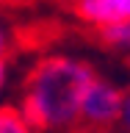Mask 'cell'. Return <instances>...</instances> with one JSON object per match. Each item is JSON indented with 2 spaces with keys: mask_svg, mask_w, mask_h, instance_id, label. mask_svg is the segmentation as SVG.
Returning <instances> with one entry per match:
<instances>
[{
  "mask_svg": "<svg viewBox=\"0 0 130 133\" xmlns=\"http://www.w3.org/2000/svg\"><path fill=\"white\" fill-rule=\"evenodd\" d=\"M94 81L97 72L89 61L72 56H44L25 75L19 114L36 133L69 130Z\"/></svg>",
  "mask_w": 130,
  "mask_h": 133,
  "instance_id": "6da1fadb",
  "label": "cell"
},
{
  "mask_svg": "<svg viewBox=\"0 0 130 133\" xmlns=\"http://www.w3.org/2000/svg\"><path fill=\"white\" fill-rule=\"evenodd\" d=\"M125 91L116 83L100 78L91 83L80 105V114L66 133H114V128L122 122Z\"/></svg>",
  "mask_w": 130,
  "mask_h": 133,
  "instance_id": "7a4b0ae2",
  "label": "cell"
},
{
  "mask_svg": "<svg viewBox=\"0 0 130 133\" xmlns=\"http://www.w3.org/2000/svg\"><path fill=\"white\" fill-rule=\"evenodd\" d=\"M75 14L97 31L127 22V0H75Z\"/></svg>",
  "mask_w": 130,
  "mask_h": 133,
  "instance_id": "3957f363",
  "label": "cell"
},
{
  "mask_svg": "<svg viewBox=\"0 0 130 133\" xmlns=\"http://www.w3.org/2000/svg\"><path fill=\"white\" fill-rule=\"evenodd\" d=\"M0 133H36V130L25 122V116L19 114V108L0 105Z\"/></svg>",
  "mask_w": 130,
  "mask_h": 133,
  "instance_id": "277c9868",
  "label": "cell"
},
{
  "mask_svg": "<svg viewBox=\"0 0 130 133\" xmlns=\"http://www.w3.org/2000/svg\"><path fill=\"white\" fill-rule=\"evenodd\" d=\"M100 33V39L102 44L108 47H122V50H130V22H119V25H108L102 28Z\"/></svg>",
  "mask_w": 130,
  "mask_h": 133,
  "instance_id": "5b68a950",
  "label": "cell"
},
{
  "mask_svg": "<svg viewBox=\"0 0 130 133\" xmlns=\"http://www.w3.org/2000/svg\"><path fill=\"white\" fill-rule=\"evenodd\" d=\"M122 133H130V89L125 91V105H122Z\"/></svg>",
  "mask_w": 130,
  "mask_h": 133,
  "instance_id": "8992f818",
  "label": "cell"
},
{
  "mask_svg": "<svg viewBox=\"0 0 130 133\" xmlns=\"http://www.w3.org/2000/svg\"><path fill=\"white\" fill-rule=\"evenodd\" d=\"M6 78H8V58L0 56V91H3V86H6Z\"/></svg>",
  "mask_w": 130,
  "mask_h": 133,
  "instance_id": "52a82bcc",
  "label": "cell"
},
{
  "mask_svg": "<svg viewBox=\"0 0 130 133\" xmlns=\"http://www.w3.org/2000/svg\"><path fill=\"white\" fill-rule=\"evenodd\" d=\"M127 22H130V0H127Z\"/></svg>",
  "mask_w": 130,
  "mask_h": 133,
  "instance_id": "ba28073f",
  "label": "cell"
}]
</instances>
